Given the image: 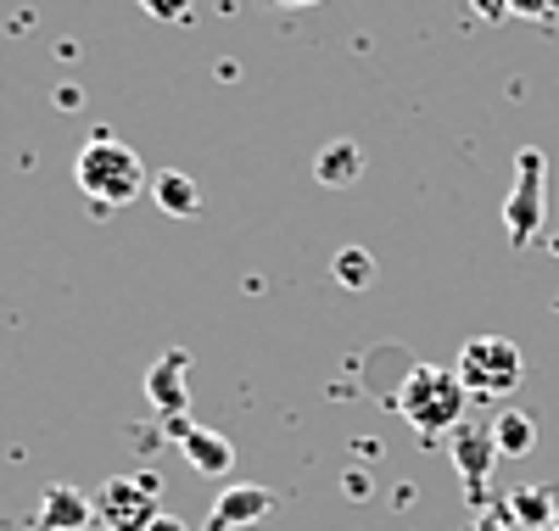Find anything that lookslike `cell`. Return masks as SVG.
<instances>
[{"instance_id": "cell-18", "label": "cell", "mask_w": 559, "mask_h": 531, "mask_svg": "<svg viewBox=\"0 0 559 531\" xmlns=\"http://www.w3.org/2000/svg\"><path fill=\"white\" fill-rule=\"evenodd\" d=\"M152 17H163V23H185V12H191V0H140Z\"/></svg>"}, {"instance_id": "cell-9", "label": "cell", "mask_w": 559, "mask_h": 531, "mask_svg": "<svg viewBox=\"0 0 559 531\" xmlns=\"http://www.w3.org/2000/svg\"><path fill=\"white\" fill-rule=\"evenodd\" d=\"M90 520H96V504L79 487H45L39 493V526L45 531H84Z\"/></svg>"}, {"instance_id": "cell-7", "label": "cell", "mask_w": 559, "mask_h": 531, "mask_svg": "<svg viewBox=\"0 0 559 531\" xmlns=\"http://www.w3.org/2000/svg\"><path fill=\"white\" fill-rule=\"evenodd\" d=\"M274 515V493L269 487H224L218 493V504H213V515H207V526L202 531H229V526H258V520H269Z\"/></svg>"}, {"instance_id": "cell-1", "label": "cell", "mask_w": 559, "mask_h": 531, "mask_svg": "<svg viewBox=\"0 0 559 531\" xmlns=\"http://www.w3.org/2000/svg\"><path fill=\"white\" fill-rule=\"evenodd\" d=\"M464 403H471V392H464V380L442 364H414L397 386V414L419 430V437H453V430L464 425Z\"/></svg>"}, {"instance_id": "cell-17", "label": "cell", "mask_w": 559, "mask_h": 531, "mask_svg": "<svg viewBox=\"0 0 559 531\" xmlns=\"http://www.w3.org/2000/svg\"><path fill=\"white\" fill-rule=\"evenodd\" d=\"M464 531H515V515H509V509H481Z\"/></svg>"}, {"instance_id": "cell-19", "label": "cell", "mask_w": 559, "mask_h": 531, "mask_svg": "<svg viewBox=\"0 0 559 531\" xmlns=\"http://www.w3.org/2000/svg\"><path fill=\"white\" fill-rule=\"evenodd\" d=\"M471 7H476L487 23H509V17H515V12H509V0H471Z\"/></svg>"}, {"instance_id": "cell-3", "label": "cell", "mask_w": 559, "mask_h": 531, "mask_svg": "<svg viewBox=\"0 0 559 531\" xmlns=\"http://www.w3.org/2000/svg\"><path fill=\"white\" fill-rule=\"evenodd\" d=\"M453 375L464 380V392H471V398L498 403V398H509V392L521 386L526 358H521V347L509 342V335H471V342L459 347Z\"/></svg>"}, {"instance_id": "cell-13", "label": "cell", "mask_w": 559, "mask_h": 531, "mask_svg": "<svg viewBox=\"0 0 559 531\" xmlns=\"http://www.w3.org/2000/svg\"><path fill=\"white\" fill-rule=\"evenodd\" d=\"M313 174H319V185H358V174H364V152L353 146V140H331V146L319 152Z\"/></svg>"}, {"instance_id": "cell-15", "label": "cell", "mask_w": 559, "mask_h": 531, "mask_svg": "<svg viewBox=\"0 0 559 531\" xmlns=\"http://www.w3.org/2000/svg\"><path fill=\"white\" fill-rule=\"evenodd\" d=\"M331 269H336V280L347 285V292H364V285H376V258H369L364 247H342Z\"/></svg>"}, {"instance_id": "cell-21", "label": "cell", "mask_w": 559, "mask_h": 531, "mask_svg": "<svg viewBox=\"0 0 559 531\" xmlns=\"http://www.w3.org/2000/svg\"><path fill=\"white\" fill-rule=\"evenodd\" d=\"M269 7H313V0H269Z\"/></svg>"}, {"instance_id": "cell-12", "label": "cell", "mask_w": 559, "mask_h": 531, "mask_svg": "<svg viewBox=\"0 0 559 531\" xmlns=\"http://www.w3.org/2000/svg\"><path fill=\"white\" fill-rule=\"evenodd\" d=\"M492 442H498L503 459H526V453L537 448V420H532L526 409H503V414L492 420Z\"/></svg>"}, {"instance_id": "cell-20", "label": "cell", "mask_w": 559, "mask_h": 531, "mask_svg": "<svg viewBox=\"0 0 559 531\" xmlns=\"http://www.w3.org/2000/svg\"><path fill=\"white\" fill-rule=\"evenodd\" d=\"M152 531H185V520H174V515H157V520H152Z\"/></svg>"}, {"instance_id": "cell-5", "label": "cell", "mask_w": 559, "mask_h": 531, "mask_svg": "<svg viewBox=\"0 0 559 531\" xmlns=\"http://www.w3.org/2000/svg\"><path fill=\"white\" fill-rule=\"evenodd\" d=\"M503 224H509V240L526 247L543 224V152H521V174H515V190L503 202Z\"/></svg>"}, {"instance_id": "cell-14", "label": "cell", "mask_w": 559, "mask_h": 531, "mask_svg": "<svg viewBox=\"0 0 559 531\" xmlns=\"http://www.w3.org/2000/svg\"><path fill=\"white\" fill-rule=\"evenodd\" d=\"M503 509L515 515V526H554V515H559V509H554V493H548V487H521V493L509 498Z\"/></svg>"}, {"instance_id": "cell-11", "label": "cell", "mask_w": 559, "mask_h": 531, "mask_svg": "<svg viewBox=\"0 0 559 531\" xmlns=\"http://www.w3.org/2000/svg\"><path fill=\"white\" fill-rule=\"evenodd\" d=\"M152 197H157V208L163 213H174V219H197L202 213V185L191 179V174H157L152 179Z\"/></svg>"}, {"instance_id": "cell-4", "label": "cell", "mask_w": 559, "mask_h": 531, "mask_svg": "<svg viewBox=\"0 0 559 531\" xmlns=\"http://www.w3.org/2000/svg\"><path fill=\"white\" fill-rule=\"evenodd\" d=\"M157 493H163L157 475H112L96 498V520L107 531H152V520L163 515Z\"/></svg>"}, {"instance_id": "cell-16", "label": "cell", "mask_w": 559, "mask_h": 531, "mask_svg": "<svg viewBox=\"0 0 559 531\" xmlns=\"http://www.w3.org/2000/svg\"><path fill=\"white\" fill-rule=\"evenodd\" d=\"M515 17H532V23H554L559 17V0H509Z\"/></svg>"}, {"instance_id": "cell-2", "label": "cell", "mask_w": 559, "mask_h": 531, "mask_svg": "<svg viewBox=\"0 0 559 531\" xmlns=\"http://www.w3.org/2000/svg\"><path fill=\"white\" fill-rule=\"evenodd\" d=\"M73 179H79V190L96 208H123V202H134L140 190H146V168H140V157L112 134H90L84 140L79 163H73Z\"/></svg>"}, {"instance_id": "cell-8", "label": "cell", "mask_w": 559, "mask_h": 531, "mask_svg": "<svg viewBox=\"0 0 559 531\" xmlns=\"http://www.w3.org/2000/svg\"><path fill=\"white\" fill-rule=\"evenodd\" d=\"M185 369H191V358H185V353H163V358L146 369V398L157 403V414H185V403H191Z\"/></svg>"}, {"instance_id": "cell-6", "label": "cell", "mask_w": 559, "mask_h": 531, "mask_svg": "<svg viewBox=\"0 0 559 531\" xmlns=\"http://www.w3.org/2000/svg\"><path fill=\"white\" fill-rule=\"evenodd\" d=\"M498 459H503V453H498V442H492V425L464 420V425L453 430V464H459V481L471 487V498L487 493V475H492Z\"/></svg>"}, {"instance_id": "cell-10", "label": "cell", "mask_w": 559, "mask_h": 531, "mask_svg": "<svg viewBox=\"0 0 559 531\" xmlns=\"http://www.w3.org/2000/svg\"><path fill=\"white\" fill-rule=\"evenodd\" d=\"M179 442H185L191 470H202V475H224L229 464H236V448H229V437H224V430H213V425H191Z\"/></svg>"}]
</instances>
